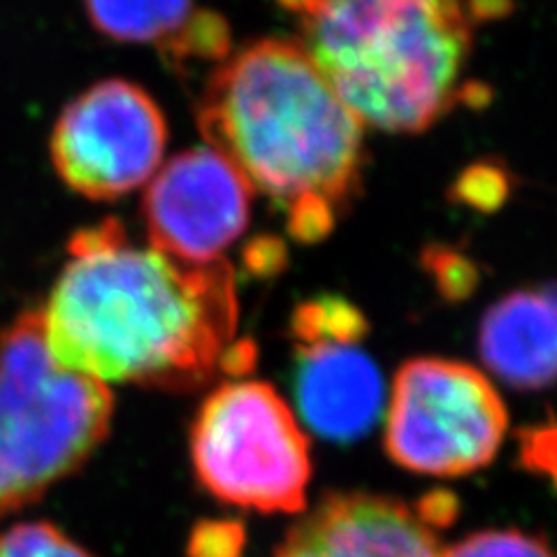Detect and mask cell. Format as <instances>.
<instances>
[{"label": "cell", "mask_w": 557, "mask_h": 557, "mask_svg": "<svg viewBox=\"0 0 557 557\" xmlns=\"http://www.w3.org/2000/svg\"><path fill=\"white\" fill-rule=\"evenodd\" d=\"M42 311L61 368L100 383L194 391L221 368L237 327L228 263L184 265L139 247L116 219L79 231Z\"/></svg>", "instance_id": "1"}, {"label": "cell", "mask_w": 557, "mask_h": 557, "mask_svg": "<svg viewBox=\"0 0 557 557\" xmlns=\"http://www.w3.org/2000/svg\"><path fill=\"white\" fill-rule=\"evenodd\" d=\"M198 126L298 242L333 233L362 186L364 126L298 40H256L225 57L205 84Z\"/></svg>", "instance_id": "2"}, {"label": "cell", "mask_w": 557, "mask_h": 557, "mask_svg": "<svg viewBox=\"0 0 557 557\" xmlns=\"http://www.w3.org/2000/svg\"><path fill=\"white\" fill-rule=\"evenodd\" d=\"M362 126L421 133L472 98L474 33L509 0H276Z\"/></svg>", "instance_id": "3"}, {"label": "cell", "mask_w": 557, "mask_h": 557, "mask_svg": "<svg viewBox=\"0 0 557 557\" xmlns=\"http://www.w3.org/2000/svg\"><path fill=\"white\" fill-rule=\"evenodd\" d=\"M112 413L104 383L51 356L42 311L20 313L0 333V518L75 474L110 434Z\"/></svg>", "instance_id": "4"}, {"label": "cell", "mask_w": 557, "mask_h": 557, "mask_svg": "<svg viewBox=\"0 0 557 557\" xmlns=\"http://www.w3.org/2000/svg\"><path fill=\"white\" fill-rule=\"evenodd\" d=\"M190 460L216 499L260 513L305 509L309 442L270 383H223L190 428Z\"/></svg>", "instance_id": "5"}, {"label": "cell", "mask_w": 557, "mask_h": 557, "mask_svg": "<svg viewBox=\"0 0 557 557\" xmlns=\"http://www.w3.org/2000/svg\"><path fill=\"white\" fill-rule=\"evenodd\" d=\"M507 425L499 393L472 364L416 358L393 383L386 450L411 472L462 476L495 458Z\"/></svg>", "instance_id": "6"}, {"label": "cell", "mask_w": 557, "mask_h": 557, "mask_svg": "<svg viewBox=\"0 0 557 557\" xmlns=\"http://www.w3.org/2000/svg\"><path fill=\"white\" fill-rule=\"evenodd\" d=\"M165 143V116L143 86L104 79L61 112L51 133V161L75 194L116 200L151 182Z\"/></svg>", "instance_id": "7"}, {"label": "cell", "mask_w": 557, "mask_h": 557, "mask_svg": "<svg viewBox=\"0 0 557 557\" xmlns=\"http://www.w3.org/2000/svg\"><path fill=\"white\" fill-rule=\"evenodd\" d=\"M251 202V184L216 149L182 151L147 186L149 244L184 265L219 263L247 231Z\"/></svg>", "instance_id": "8"}, {"label": "cell", "mask_w": 557, "mask_h": 557, "mask_svg": "<svg viewBox=\"0 0 557 557\" xmlns=\"http://www.w3.org/2000/svg\"><path fill=\"white\" fill-rule=\"evenodd\" d=\"M298 354L295 397L307 425L333 442L362 437L383 403V381L372 358L356 344H311Z\"/></svg>", "instance_id": "9"}, {"label": "cell", "mask_w": 557, "mask_h": 557, "mask_svg": "<svg viewBox=\"0 0 557 557\" xmlns=\"http://www.w3.org/2000/svg\"><path fill=\"white\" fill-rule=\"evenodd\" d=\"M479 351L487 370L516 391L557 379V284L520 288L485 311Z\"/></svg>", "instance_id": "10"}, {"label": "cell", "mask_w": 557, "mask_h": 557, "mask_svg": "<svg viewBox=\"0 0 557 557\" xmlns=\"http://www.w3.org/2000/svg\"><path fill=\"white\" fill-rule=\"evenodd\" d=\"M302 525L327 557H442L432 528L388 497L330 495Z\"/></svg>", "instance_id": "11"}, {"label": "cell", "mask_w": 557, "mask_h": 557, "mask_svg": "<svg viewBox=\"0 0 557 557\" xmlns=\"http://www.w3.org/2000/svg\"><path fill=\"white\" fill-rule=\"evenodd\" d=\"M94 28L119 42L168 49L196 16L194 0H84Z\"/></svg>", "instance_id": "12"}, {"label": "cell", "mask_w": 557, "mask_h": 557, "mask_svg": "<svg viewBox=\"0 0 557 557\" xmlns=\"http://www.w3.org/2000/svg\"><path fill=\"white\" fill-rule=\"evenodd\" d=\"M368 321L354 302L335 295L313 298L295 309L290 333L300 346L311 344H356L368 335Z\"/></svg>", "instance_id": "13"}, {"label": "cell", "mask_w": 557, "mask_h": 557, "mask_svg": "<svg viewBox=\"0 0 557 557\" xmlns=\"http://www.w3.org/2000/svg\"><path fill=\"white\" fill-rule=\"evenodd\" d=\"M0 557H94L51 522H24L0 534Z\"/></svg>", "instance_id": "14"}, {"label": "cell", "mask_w": 557, "mask_h": 557, "mask_svg": "<svg viewBox=\"0 0 557 557\" xmlns=\"http://www.w3.org/2000/svg\"><path fill=\"white\" fill-rule=\"evenodd\" d=\"M442 557H555L542 536L520 530H491L467 536Z\"/></svg>", "instance_id": "15"}, {"label": "cell", "mask_w": 557, "mask_h": 557, "mask_svg": "<svg viewBox=\"0 0 557 557\" xmlns=\"http://www.w3.org/2000/svg\"><path fill=\"white\" fill-rule=\"evenodd\" d=\"M425 260L430 272L434 274V282H437L442 295H446L448 300H462L474 290L479 274L474 265L460 253L434 247L425 253Z\"/></svg>", "instance_id": "16"}, {"label": "cell", "mask_w": 557, "mask_h": 557, "mask_svg": "<svg viewBox=\"0 0 557 557\" xmlns=\"http://www.w3.org/2000/svg\"><path fill=\"white\" fill-rule=\"evenodd\" d=\"M244 528L239 522L207 520L190 534V557H242Z\"/></svg>", "instance_id": "17"}, {"label": "cell", "mask_w": 557, "mask_h": 557, "mask_svg": "<svg viewBox=\"0 0 557 557\" xmlns=\"http://www.w3.org/2000/svg\"><path fill=\"white\" fill-rule=\"evenodd\" d=\"M522 462L553 479L557 487V425L522 432Z\"/></svg>", "instance_id": "18"}, {"label": "cell", "mask_w": 557, "mask_h": 557, "mask_svg": "<svg viewBox=\"0 0 557 557\" xmlns=\"http://www.w3.org/2000/svg\"><path fill=\"white\" fill-rule=\"evenodd\" d=\"M416 516L421 518L428 528L432 525H446V522H450L453 518H456L458 513V499L453 497L450 493H444V491H437L428 495L418 507L413 509Z\"/></svg>", "instance_id": "19"}, {"label": "cell", "mask_w": 557, "mask_h": 557, "mask_svg": "<svg viewBox=\"0 0 557 557\" xmlns=\"http://www.w3.org/2000/svg\"><path fill=\"white\" fill-rule=\"evenodd\" d=\"M274 557H327V553L313 542V536L305 530L302 522H298V525L288 532L286 542L278 546Z\"/></svg>", "instance_id": "20"}, {"label": "cell", "mask_w": 557, "mask_h": 557, "mask_svg": "<svg viewBox=\"0 0 557 557\" xmlns=\"http://www.w3.org/2000/svg\"><path fill=\"white\" fill-rule=\"evenodd\" d=\"M282 263H284V249L282 244H278V239H263L260 244H256V253L249 251L247 256V265L256 274L276 272Z\"/></svg>", "instance_id": "21"}]
</instances>
